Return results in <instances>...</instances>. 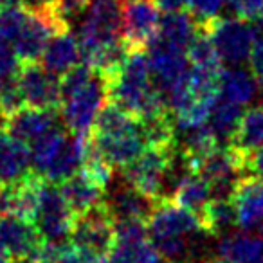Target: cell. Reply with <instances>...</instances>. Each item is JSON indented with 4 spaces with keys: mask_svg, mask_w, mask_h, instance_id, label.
<instances>
[{
    "mask_svg": "<svg viewBox=\"0 0 263 263\" xmlns=\"http://www.w3.org/2000/svg\"><path fill=\"white\" fill-rule=\"evenodd\" d=\"M241 117V106L236 105V103H231L223 98H216L215 105L211 108V114H209L208 124L215 136L218 137V141L222 139H231V136L236 130V124Z\"/></svg>",
    "mask_w": 263,
    "mask_h": 263,
    "instance_id": "83f0119b",
    "label": "cell"
},
{
    "mask_svg": "<svg viewBox=\"0 0 263 263\" xmlns=\"http://www.w3.org/2000/svg\"><path fill=\"white\" fill-rule=\"evenodd\" d=\"M254 36H252V45L249 51V65H251V74L258 85L263 87V22H254Z\"/></svg>",
    "mask_w": 263,
    "mask_h": 263,
    "instance_id": "1f68e13d",
    "label": "cell"
},
{
    "mask_svg": "<svg viewBox=\"0 0 263 263\" xmlns=\"http://www.w3.org/2000/svg\"><path fill=\"white\" fill-rule=\"evenodd\" d=\"M42 236L36 226L16 215H0V252L8 259L33 256Z\"/></svg>",
    "mask_w": 263,
    "mask_h": 263,
    "instance_id": "7c38bea8",
    "label": "cell"
},
{
    "mask_svg": "<svg viewBox=\"0 0 263 263\" xmlns=\"http://www.w3.org/2000/svg\"><path fill=\"white\" fill-rule=\"evenodd\" d=\"M175 157V148L146 146L130 164L121 168L124 184L155 202L168 198L166 182L173 173Z\"/></svg>",
    "mask_w": 263,
    "mask_h": 263,
    "instance_id": "6da1fadb",
    "label": "cell"
},
{
    "mask_svg": "<svg viewBox=\"0 0 263 263\" xmlns=\"http://www.w3.org/2000/svg\"><path fill=\"white\" fill-rule=\"evenodd\" d=\"M162 256L150 238L137 241H116L105 263H161Z\"/></svg>",
    "mask_w": 263,
    "mask_h": 263,
    "instance_id": "4316f807",
    "label": "cell"
},
{
    "mask_svg": "<svg viewBox=\"0 0 263 263\" xmlns=\"http://www.w3.org/2000/svg\"><path fill=\"white\" fill-rule=\"evenodd\" d=\"M72 243L106 258L116 245V222L106 211L105 202L85 215L76 216L72 227Z\"/></svg>",
    "mask_w": 263,
    "mask_h": 263,
    "instance_id": "ba28073f",
    "label": "cell"
},
{
    "mask_svg": "<svg viewBox=\"0 0 263 263\" xmlns=\"http://www.w3.org/2000/svg\"><path fill=\"white\" fill-rule=\"evenodd\" d=\"M245 170L252 172L254 175L263 177V146L256 148L245 157Z\"/></svg>",
    "mask_w": 263,
    "mask_h": 263,
    "instance_id": "8d00e7d4",
    "label": "cell"
},
{
    "mask_svg": "<svg viewBox=\"0 0 263 263\" xmlns=\"http://www.w3.org/2000/svg\"><path fill=\"white\" fill-rule=\"evenodd\" d=\"M202 263H233V261H229V259L223 258V256H216V258H209V259H205V261H202Z\"/></svg>",
    "mask_w": 263,
    "mask_h": 263,
    "instance_id": "7bdbcfd3",
    "label": "cell"
},
{
    "mask_svg": "<svg viewBox=\"0 0 263 263\" xmlns=\"http://www.w3.org/2000/svg\"><path fill=\"white\" fill-rule=\"evenodd\" d=\"M54 263H105V258L72 243V241H63L58 249Z\"/></svg>",
    "mask_w": 263,
    "mask_h": 263,
    "instance_id": "4dcf8cb0",
    "label": "cell"
},
{
    "mask_svg": "<svg viewBox=\"0 0 263 263\" xmlns=\"http://www.w3.org/2000/svg\"><path fill=\"white\" fill-rule=\"evenodd\" d=\"M16 4H24L22 0H0V9L9 8V6H16Z\"/></svg>",
    "mask_w": 263,
    "mask_h": 263,
    "instance_id": "60d3db41",
    "label": "cell"
},
{
    "mask_svg": "<svg viewBox=\"0 0 263 263\" xmlns=\"http://www.w3.org/2000/svg\"><path fill=\"white\" fill-rule=\"evenodd\" d=\"M226 0H190L187 8L191 9V15L197 20L198 26H204L209 20L220 16Z\"/></svg>",
    "mask_w": 263,
    "mask_h": 263,
    "instance_id": "d6a6232c",
    "label": "cell"
},
{
    "mask_svg": "<svg viewBox=\"0 0 263 263\" xmlns=\"http://www.w3.org/2000/svg\"><path fill=\"white\" fill-rule=\"evenodd\" d=\"M144 51H146L155 87L161 90V94L166 99V94L177 83H180L186 78L187 70H190V62L186 58V51L170 44V42L162 40L161 36H155L146 45Z\"/></svg>",
    "mask_w": 263,
    "mask_h": 263,
    "instance_id": "9c48e42d",
    "label": "cell"
},
{
    "mask_svg": "<svg viewBox=\"0 0 263 263\" xmlns=\"http://www.w3.org/2000/svg\"><path fill=\"white\" fill-rule=\"evenodd\" d=\"M155 4L162 11L172 13V11H184L187 8V4H190V0H155Z\"/></svg>",
    "mask_w": 263,
    "mask_h": 263,
    "instance_id": "74e56055",
    "label": "cell"
},
{
    "mask_svg": "<svg viewBox=\"0 0 263 263\" xmlns=\"http://www.w3.org/2000/svg\"><path fill=\"white\" fill-rule=\"evenodd\" d=\"M218 254L233 263H263V236L229 233L220 240Z\"/></svg>",
    "mask_w": 263,
    "mask_h": 263,
    "instance_id": "44dd1931",
    "label": "cell"
},
{
    "mask_svg": "<svg viewBox=\"0 0 263 263\" xmlns=\"http://www.w3.org/2000/svg\"><path fill=\"white\" fill-rule=\"evenodd\" d=\"M87 141L88 136H78V134H72V137H67L65 144L62 146L60 154L54 157V161L51 162V166L45 170L42 179L52 184H60L67 177H70L78 170H81Z\"/></svg>",
    "mask_w": 263,
    "mask_h": 263,
    "instance_id": "d6986e66",
    "label": "cell"
},
{
    "mask_svg": "<svg viewBox=\"0 0 263 263\" xmlns=\"http://www.w3.org/2000/svg\"><path fill=\"white\" fill-rule=\"evenodd\" d=\"M258 90V81L251 72L238 67L220 70L218 80V96L231 103L245 106L254 99Z\"/></svg>",
    "mask_w": 263,
    "mask_h": 263,
    "instance_id": "7402d4cb",
    "label": "cell"
},
{
    "mask_svg": "<svg viewBox=\"0 0 263 263\" xmlns=\"http://www.w3.org/2000/svg\"><path fill=\"white\" fill-rule=\"evenodd\" d=\"M105 208L114 218V222H121V220H139V222H146L150 216L152 209L155 205V200L144 197L137 190H134L128 184H123L117 190L112 191L108 198L105 195Z\"/></svg>",
    "mask_w": 263,
    "mask_h": 263,
    "instance_id": "5bb4252c",
    "label": "cell"
},
{
    "mask_svg": "<svg viewBox=\"0 0 263 263\" xmlns=\"http://www.w3.org/2000/svg\"><path fill=\"white\" fill-rule=\"evenodd\" d=\"M229 146L243 157L263 146V105L241 112L236 130L229 139Z\"/></svg>",
    "mask_w": 263,
    "mask_h": 263,
    "instance_id": "ffe728a7",
    "label": "cell"
},
{
    "mask_svg": "<svg viewBox=\"0 0 263 263\" xmlns=\"http://www.w3.org/2000/svg\"><path fill=\"white\" fill-rule=\"evenodd\" d=\"M27 18L26 4L9 6V8L0 9V40L8 42L9 45L18 36L20 29L24 27Z\"/></svg>",
    "mask_w": 263,
    "mask_h": 263,
    "instance_id": "f546056e",
    "label": "cell"
},
{
    "mask_svg": "<svg viewBox=\"0 0 263 263\" xmlns=\"http://www.w3.org/2000/svg\"><path fill=\"white\" fill-rule=\"evenodd\" d=\"M42 67L52 76H63L67 70L81 62V52L78 40L70 31L60 33L49 40L47 47L40 56Z\"/></svg>",
    "mask_w": 263,
    "mask_h": 263,
    "instance_id": "e0dca14e",
    "label": "cell"
},
{
    "mask_svg": "<svg viewBox=\"0 0 263 263\" xmlns=\"http://www.w3.org/2000/svg\"><path fill=\"white\" fill-rule=\"evenodd\" d=\"M141 123L134 116L124 112L114 103H106L98 114L94 124H92L90 136L106 137V136H119V134H126V132L139 130Z\"/></svg>",
    "mask_w": 263,
    "mask_h": 263,
    "instance_id": "d4e9b609",
    "label": "cell"
},
{
    "mask_svg": "<svg viewBox=\"0 0 263 263\" xmlns=\"http://www.w3.org/2000/svg\"><path fill=\"white\" fill-rule=\"evenodd\" d=\"M8 119H9L8 116H4V114L0 112V136L8 132Z\"/></svg>",
    "mask_w": 263,
    "mask_h": 263,
    "instance_id": "f35d334b",
    "label": "cell"
},
{
    "mask_svg": "<svg viewBox=\"0 0 263 263\" xmlns=\"http://www.w3.org/2000/svg\"><path fill=\"white\" fill-rule=\"evenodd\" d=\"M198 27L209 36L220 63L236 67L249 58L252 36H254V29H252L251 22L241 18L216 16V18L209 20L208 24Z\"/></svg>",
    "mask_w": 263,
    "mask_h": 263,
    "instance_id": "3957f363",
    "label": "cell"
},
{
    "mask_svg": "<svg viewBox=\"0 0 263 263\" xmlns=\"http://www.w3.org/2000/svg\"><path fill=\"white\" fill-rule=\"evenodd\" d=\"M238 18L247 22H263V0H229Z\"/></svg>",
    "mask_w": 263,
    "mask_h": 263,
    "instance_id": "e575fe53",
    "label": "cell"
},
{
    "mask_svg": "<svg viewBox=\"0 0 263 263\" xmlns=\"http://www.w3.org/2000/svg\"><path fill=\"white\" fill-rule=\"evenodd\" d=\"M204 233L208 236H226L233 227H236V216L229 198L213 197L200 215Z\"/></svg>",
    "mask_w": 263,
    "mask_h": 263,
    "instance_id": "484cf974",
    "label": "cell"
},
{
    "mask_svg": "<svg viewBox=\"0 0 263 263\" xmlns=\"http://www.w3.org/2000/svg\"><path fill=\"white\" fill-rule=\"evenodd\" d=\"M88 0H54V8L69 22L70 16H78L87 11Z\"/></svg>",
    "mask_w": 263,
    "mask_h": 263,
    "instance_id": "d590c367",
    "label": "cell"
},
{
    "mask_svg": "<svg viewBox=\"0 0 263 263\" xmlns=\"http://www.w3.org/2000/svg\"><path fill=\"white\" fill-rule=\"evenodd\" d=\"M146 229L152 241L205 234L200 218L195 213L177 205L170 198L155 202L150 216L146 218Z\"/></svg>",
    "mask_w": 263,
    "mask_h": 263,
    "instance_id": "5b68a950",
    "label": "cell"
},
{
    "mask_svg": "<svg viewBox=\"0 0 263 263\" xmlns=\"http://www.w3.org/2000/svg\"><path fill=\"white\" fill-rule=\"evenodd\" d=\"M47 4H54V0H27L26 6H47Z\"/></svg>",
    "mask_w": 263,
    "mask_h": 263,
    "instance_id": "ab89813d",
    "label": "cell"
},
{
    "mask_svg": "<svg viewBox=\"0 0 263 263\" xmlns=\"http://www.w3.org/2000/svg\"><path fill=\"white\" fill-rule=\"evenodd\" d=\"M56 124H58L56 110H40L24 106L8 119V134L15 139L29 144Z\"/></svg>",
    "mask_w": 263,
    "mask_h": 263,
    "instance_id": "2e32d148",
    "label": "cell"
},
{
    "mask_svg": "<svg viewBox=\"0 0 263 263\" xmlns=\"http://www.w3.org/2000/svg\"><path fill=\"white\" fill-rule=\"evenodd\" d=\"M0 263H9V259L6 258V256L2 254V252H0Z\"/></svg>",
    "mask_w": 263,
    "mask_h": 263,
    "instance_id": "ee69618b",
    "label": "cell"
},
{
    "mask_svg": "<svg viewBox=\"0 0 263 263\" xmlns=\"http://www.w3.org/2000/svg\"><path fill=\"white\" fill-rule=\"evenodd\" d=\"M74 213L63 200L60 187L44 180L40 186V204L34 218L38 233L47 241H67L74 227Z\"/></svg>",
    "mask_w": 263,
    "mask_h": 263,
    "instance_id": "8992f818",
    "label": "cell"
},
{
    "mask_svg": "<svg viewBox=\"0 0 263 263\" xmlns=\"http://www.w3.org/2000/svg\"><path fill=\"white\" fill-rule=\"evenodd\" d=\"M16 85L29 108L58 110L62 105L58 76H52L38 63H22L16 74Z\"/></svg>",
    "mask_w": 263,
    "mask_h": 263,
    "instance_id": "30bf717a",
    "label": "cell"
},
{
    "mask_svg": "<svg viewBox=\"0 0 263 263\" xmlns=\"http://www.w3.org/2000/svg\"><path fill=\"white\" fill-rule=\"evenodd\" d=\"M9 263H38L34 258L31 256H26V258H16V259H9Z\"/></svg>",
    "mask_w": 263,
    "mask_h": 263,
    "instance_id": "b9f144b4",
    "label": "cell"
},
{
    "mask_svg": "<svg viewBox=\"0 0 263 263\" xmlns=\"http://www.w3.org/2000/svg\"><path fill=\"white\" fill-rule=\"evenodd\" d=\"M236 227L252 231L263 226V177L241 175L229 193Z\"/></svg>",
    "mask_w": 263,
    "mask_h": 263,
    "instance_id": "8fae6325",
    "label": "cell"
},
{
    "mask_svg": "<svg viewBox=\"0 0 263 263\" xmlns=\"http://www.w3.org/2000/svg\"><path fill=\"white\" fill-rule=\"evenodd\" d=\"M245 172V157L231 146H216L195 164L193 173L208 180L216 197L229 198L234 182Z\"/></svg>",
    "mask_w": 263,
    "mask_h": 263,
    "instance_id": "52a82bcc",
    "label": "cell"
},
{
    "mask_svg": "<svg viewBox=\"0 0 263 263\" xmlns=\"http://www.w3.org/2000/svg\"><path fill=\"white\" fill-rule=\"evenodd\" d=\"M90 139L94 141V144L106 159V162L110 166H117V168L130 164L146 148L141 128L134 132H126V134H119V136H90Z\"/></svg>",
    "mask_w": 263,
    "mask_h": 263,
    "instance_id": "9a60e30c",
    "label": "cell"
},
{
    "mask_svg": "<svg viewBox=\"0 0 263 263\" xmlns=\"http://www.w3.org/2000/svg\"><path fill=\"white\" fill-rule=\"evenodd\" d=\"M168 198L172 202H175L177 205H180V208L195 213L200 218L208 202L213 198V190L208 184V180L202 179L198 173L187 172L182 173L173 182L172 195Z\"/></svg>",
    "mask_w": 263,
    "mask_h": 263,
    "instance_id": "ac0fdd59",
    "label": "cell"
},
{
    "mask_svg": "<svg viewBox=\"0 0 263 263\" xmlns=\"http://www.w3.org/2000/svg\"><path fill=\"white\" fill-rule=\"evenodd\" d=\"M198 31V24L193 18V15L187 11H172L164 15L159 22L157 36L170 44L177 45L179 49L186 51L190 42Z\"/></svg>",
    "mask_w": 263,
    "mask_h": 263,
    "instance_id": "cb8c5ba5",
    "label": "cell"
},
{
    "mask_svg": "<svg viewBox=\"0 0 263 263\" xmlns=\"http://www.w3.org/2000/svg\"><path fill=\"white\" fill-rule=\"evenodd\" d=\"M108 103V88L99 74H94L92 80L80 90L62 99V119L65 126L78 136H90L92 124L103 106Z\"/></svg>",
    "mask_w": 263,
    "mask_h": 263,
    "instance_id": "7a4b0ae2",
    "label": "cell"
},
{
    "mask_svg": "<svg viewBox=\"0 0 263 263\" xmlns=\"http://www.w3.org/2000/svg\"><path fill=\"white\" fill-rule=\"evenodd\" d=\"M24 98L18 90V85H16V78L11 80L9 83H6L0 90V112L4 116L11 117L13 114H16L20 108H24Z\"/></svg>",
    "mask_w": 263,
    "mask_h": 263,
    "instance_id": "836d02e7",
    "label": "cell"
},
{
    "mask_svg": "<svg viewBox=\"0 0 263 263\" xmlns=\"http://www.w3.org/2000/svg\"><path fill=\"white\" fill-rule=\"evenodd\" d=\"M186 58L191 67H200V69H222L216 51L213 47L209 36L198 27L197 34L190 42L186 49Z\"/></svg>",
    "mask_w": 263,
    "mask_h": 263,
    "instance_id": "f1b7e54d",
    "label": "cell"
},
{
    "mask_svg": "<svg viewBox=\"0 0 263 263\" xmlns=\"http://www.w3.org/2000/svg\"><path fill=\"white\" fill-rule=\"evenodd\" d=\"M261 229H263V226H261Z\"/></svg>",
    "mask_w": 263,
    "mask_h": 263,
    "instance_id": "bcb514c9",
    "label": "cell"
},
{
    "mask_svg": "<svg viewBox=\"0 0 263 263\" xmlns=\"http://www.w3.org/2000/svg\"><path fill=\"white\" fill-rule=\"evenodd\" d=\"M60 193L74 216H80L101 204L105 200L106 190L99 186L92 177H88L83 170H78L76 173L60 182Z\"/></svg>",
    "mask_w": 263,
    "mask_h": 263,
    "instance_id": "4fadbf2b",
    "label": "cell"
},
{
    "mask_svg": "<svg viewBox=\"0 0 263 263\" xmlns=\"http://www.w3.org/2000/svg\"><path fill=\"white\" fill-rule=\"evenodd\" d=\"M67 137H69V134L60 124H56L51 130L42 134L38 139H34L33 143H29L31 172L40 177L44 175L45 170L51 166V162L54 161V157L60 154L62 146L65 144Z\"/></svg>",
    "mask_w": 263,
    "mask_h": 263,
    "instance_id": "603a6c76",
    "label": "cell"
},
{
    "mask_svg": "<svg viewBox=\"0 0 263 263\" xmlns=\"http://www.w3.org/2000/svg\"><path fill=\"white\" fill-rule=\"evenodd\" d=\"M161 9L155 0H121V42L126 51H139L157 36Z\"/></svg>",
    "mask_w": 263,
    "mask_h": 263,
    "instance_id": "277c9868",
    "label": "cell"
},
{
    "mask_svg": "<svg viewBox=\"0 0 263 263\" xmlns=\"http://www.w3.org/2000/svg\"><path fill=\"white\" fill-rule=\"evenodd\" d=\"M164 263H186V261H180V259H168V261Z\"/></svg>",
    "mask_w": 263,
    "mask_h": 263,
    "instance_id": "f6af8a7d",
    "label": "cell"
}]
</instances>
